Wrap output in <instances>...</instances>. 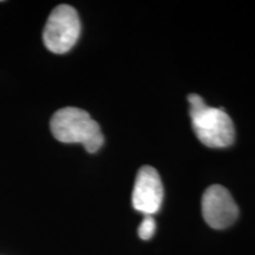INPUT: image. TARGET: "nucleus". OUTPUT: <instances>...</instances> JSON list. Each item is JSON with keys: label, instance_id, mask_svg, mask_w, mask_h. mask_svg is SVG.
Instances as JSON below:
<instances>
[{"label": "nucleus", "instance_id": "1", "mask_svg": "<svg viewBox=\"0 0 255 255\" xmlns=\"http://www.w3.org/2000/svg\"><path fill=\"white\" fill-rule=\"evenodd\" d=\"M189 115L194 132L201 143L210 148H226L235 138L234 123L222 108L208 107L201 96H188Z\"/></svg>", "mask_w": 255, "mask_h": 255}, {"label": "nucleus", "instance_id": "4", "mask_svg": "<svg viewBox=\"0 0 255 255\" xmlns=\"http://www.w3.org/2000/svg\"><path fill=\"white\" fill-rule=\"evenodd\" d=\"M202 215L207 225L214 229H225L237 221L239 208L232 194L220 184L207 188L203 193Z\"/></svg>", "mask_w": 255, "mask_h": 255}, {"label": "nucleus", "instance_id": "3", "mask_svg": "<svg viewBox=\"0 0 255 255\" xmlns=\"http://www.w3.org/2000/svg\"><path fill=\"white\" fill-rule=\"evenodd\" d=\"M81 34V20L72 6L59 5L51 12L43 32L44 45L51 52H69Z\"/></svg>", "mask_w": 255, "mask_h": 255}, {"label": "nucleus", "instance_id": "5", "mask_svg": "<svg viewBox=\"0 0 255 255\" xmlns=\"http://www.w3.org/2000/svg\"><path fill=\"white\" fill-rule=\"evenodd\" d=\"M163 201V184L158 171L143 165L137 173L132 190V207L144 215H154Z\"/></svg>", "mask_w": 255, "mask_h": 255}, {"label": "nucleus", "instance_id": "2", "mask_svg": "<svg viewBox=\"0 0 255 255\" xmlns=\"http://www.w3.org/2000/svg\"><path fill=\"white\" fill-rule=\"evenodd\" d=\"M50 128L57 141L81 143L90 154L97 152L104 143L100 124L91 119L90 114L79 108L59 109L51 119Z\"/></svg>", "mask_w": 255, "mask_h": 255}, {"label": "nucleus", "instance_id": "6", "mask_svg": "<svg viewBox=\"0 0 255 255\" xmlns=\"http://www.w3.org/2000/svg\"><path fill=\"white\" fill-rule=\"evenodd\" d=\"M156 231V222L152 215H145L138 227V237L142 240H149L152 238Z\"/></svg>", "mask_w": 255, "mask_h": 255}]
</instances>
